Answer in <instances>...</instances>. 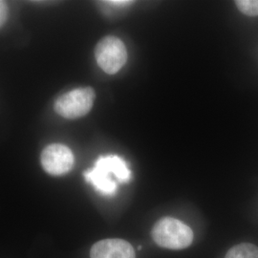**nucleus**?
I'll use <instances>...</instances> for the list:
<instances>
[{
    "mask_svg": "<svg viewBox=\"0 0 258 258\" xmlns=\"http://www.w3.org/2000/svg\"><path fill=\"white\" fill-rule=\"evenodd\" d=\"M85 180L100 194L112 196L117 192V181L127 183L131 171L123 159L117 155L100 157L95 166L84 172Z\"/></svg>",
    "mask_w": 258,
    "mask_h": 258,
    "instance_id": "1",
    "label": "nucleus"
},
{
    "mask_svg": "<svg viewBox=\"0 0 258 258\" xmlns=\"http://www.w3.org/2000/svg\"><path fill=\"white\" fill-rule=\"evenodd\" d=\"M151 236L160 247L182 249L189 247L194 241L192 230L178 219L166 217L157 222L152 228Z\"/></svg>",
    "mask_w": 258,
    "mask_h": 258,
    "instance_id": "2",
    "label": "nucleus"
},
{
    "mask_svg": "<svg viewBox=\"0 0 258 258\" xmlns=\"http://www.w3.org/2000/svg\"><path fill=\"white\" fill-rule=\"evenodd\" d=\"M95 91L91 87L77 88L60 96L55 102V111L65 119H78L92 109Z\"/></svg>",
    "mask_w": 258,
    "mask_h": 258,
    "instance_id": "3",
    "label": "nucleus"
},
{
    "mask_svg": "<svg viewBox=\"0 0 258 258\" xmlns=\"http://www.w3.org/2000/svg\"><path fill=\"white\" fill-rule=\"evenodd\" d=\"M99 66L107 74H116L127 60V51L118 37L108 36L100 40L95 48Z\"/></svg>",
    "mask_w": 258,
    "mask_h": 258,
    "instance_id": "4",
    "label": "nucleus"
},
{
    "mask_svg": "<svg viewBox=\"0 0 258 258\" xmlns=\"http://www.w3.org/2000/svg\"><path fill=\"white\" fill-rule=\"evenodd\" d=\"M43 169L50 175H63L74 166V155L71 149L61 144H52L43 149L41 156Z\"/></svg>",
    "mask_w": 258,
    "mask_h": 258,
    "instance_id": "5",
    "label": "nucleus"
},
{
    "mask_svg": "<svg viewBox=\"0 0 258 258\" xmlns=\"http://www.w3.org/2000/svg\"><path fill=\"white\" fill-rule=\"evenodd\" d=\"M91 258H136L135 250L127 241L105 239L97 242L91 249Z\"/></svg>",
    "mask_w": 258,
    "mask_h": 258,
    "instance_id": "6",
    "label": "nucleus"
},
{
    "mask_svg": "<svg viewBox=\"0 0 258 258\" xmlns=\"http://www.w3.org/2000/svg\"><path fill=\"white\" fill-rule=\"evenodd\" d=\"M225 258H258V247L250 243H241L232 247Z\"/></svg>",
    "mask_w": 258,
    "mask_h": 258,
    "instance_id": "7",
    "label": "nucleus"
},
{
    "mask_svg": "<svg viewBox=\"0 0 258 258\" xmlns=\"http://www.w3.org/2000/svg\"><path fill=\"white\" fill-rule=\"evenodd\" d=\"M235 4L242 14L249 17H257L258 0H237Z\"/></svg>",
    "mask_w": 258,
    "mask_h": 258,
    "instance_id": "8",
    "label": "nucleus"
},
{
    "mask_svg": "<svg viewBox=\"0 0 258 258\" xmlns=\"http://www.w3.org/2000/svg\"><path fill=\"white\" fill-rule=\"evenodd\" d=\"M8 18V6L6 2L0 1V28L4 25Z\"/></svg>",
    "mask_w": 258,
    "mask_h": 258,
    "instance_id": "9",
    "label": "nucleus"
},
{
    "mask_svg": "<svg viewBox=\"0 0 258 258\" xmlns=\"http://www.w3.org/2000/svg\"><path fill=\"white\" fill-rule=\"evenodd\" d=\"M104 3L111 5V6H115V7H124V6H128L130 4H132L133 1H128V0H109V1H105Z\"/></svg>",
    "mask_w": 258,
    "mask_h": 258,
    "instance_id": "10",
    "label": "nucleus"
}]
</instances>
